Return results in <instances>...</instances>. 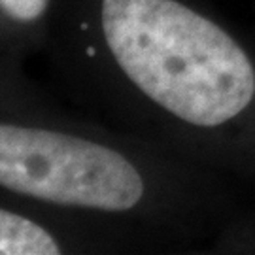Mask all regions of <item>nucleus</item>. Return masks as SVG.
<instances>
[{
	"instance_id": "obj_1",
	"label": "nucleus",
	"mask_w": 255,
	"mask_h": 255,
	"mask_svg": "<svg viewBox=\"0 0 255 255\" xmlns=\"http://www.w3.org/2000/svg\"><path fill=\"white\" fill-rule=\"evenodd\" d=\"M46 53L106 63L140 101L193 127L227 123L255 95L246 51L180 0H59Z\"/></svg>"
},
{
	"instance_id": "obj_2",
	"label": "nucleus",
	"mask_w": 255,
	"mask_h": 255,
	"mask_svg": "<svg viewBox=\"0 0 255 255\" xmlns=\"http://www.w3.org/2000/svg\"><path fill=\"white\" fill-rule=\"evenodd\" d=\"M0 191L68 216H127L149 183L132 155L70 121L0 116Z\"/></svg>"
},
{
	"instance_id": "obj_3",
	"label": "nucleus",
	"mask_w": 255,
	"mask_h": 255,
	"mask_svg": "<svg viewBox=\"0 0 255 255\" xmlns=\"http://www.w3.org/2000/svg\"><path fill=\"white\" fill-rule=\"evenodd\" d=\"M72 216L0 191V255H61L72 252L64 221Z\"/></svg>"
},
{
	"instance_id": "obj_4",
	"label": "nucleus",
	"mask_w": 255,
	"mask_h": 255,
	"mask_svg": "<svg viewBox=\"0 0 255 255\" xmlns=\"http://www.w3.org/2000/svg\"><path fill=\"white\" fill-rule=\"evenodd\" d=\"M59 0H0V55L17 64L46 53Z\"/></svg>"
},
{
	"instance_id": "obj_5",
	"label": "nucleus",
	"mask_w": 255,
	"mask_h": 255,
	"mask_svg": "<svg viewBox=\"0 0 255 255\" xmlns=\"http://www.w3.org/2000/svg\"><path fill=\"white\" fill-rule=\"evenodd\" d=\"M0 116L68 121L42 85L27 76L25 66L0 55Z\"/></svg>"
}]
</instances>
